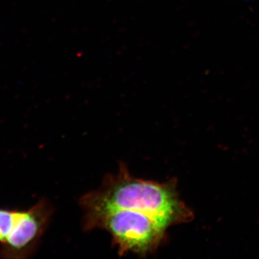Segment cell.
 Segmentation results:
<instances>
[{"mask_svg": "<svg viewBox=\"0 0 259 259\" xmlns=\"http://www.w3.org/2000/svg\"><path fill=\"white\" fill-rule=\"evenodd\" d=\"M177 179L160 183L131 175L121 163L116 174L107 175L101 187L82 196L84 212L109 209H132L149 214L166 228L190 223L194 214L181 199Z\"/></svg>", "mask_w": 259, "mask_h": 259, "instance_id": "cell-1", "label": "cell"}, {"mask_svg": "<svg viewBox=\"0 0 259 259\" xmlns=\"http://www.w3.org/2000/svg\"><path fill=\"white\" fill-rule=\"evenodd\" d=\"M82 225L86 231L108 232L119 255L132 253L142 257L154 253L166 242L168 229L149 214L123 209L84 212Z\"/></svg>", "mask_w": 259, "mask_h": 259, "instance_id": "cell-2", "label": "cell"}, {"mask_svg": "<svg viewBox=\"0 0 259 259\" xmlns=\"http://www.w3.org/2000/svg\"><path fill=\"white\" fill-rule=\"evenodd\" d=\"M54 214L42 198L28 209H0V258H28L35 254Z\"/></svg>", "mask_w": 259, "mask_h": 259, "instance_id": "cell-3", "label": "cell"}]
</instances>
